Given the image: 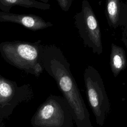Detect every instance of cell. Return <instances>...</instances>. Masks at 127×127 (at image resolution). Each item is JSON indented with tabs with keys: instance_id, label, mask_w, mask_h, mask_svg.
<instances>
[{
	"instance_id": "13",
	"label": "cell",
	"mask_w": 127,
	"mask_h": 127,
	"mask_svg": "<svg viewBox=\"0 0 127 127\" xmlns=\"http://www.w3.org/2000/svg\"><path fill=\"white\" fill-rule=\"evenodd\" d=\"M39 1L45 3H48V2H49V0H38Z\"/></svg>"
},
{
	"instance_id": "5",
	"label": "cell",
	"mask_w": 127,
	"mask_h": 127,
	"mask_svg": "<svg viewBox=\"0 0 127 127\" xmlns=\"http://www.w3.org/2000/svg\"><path fill=\"white\" fill-rule=\"evenodd\" d=\"M72 119L68 103L63 107L58 99L51 98L39 108L32 124L35 127H72Z\"/></svg>"
},
{
	"instance_id": "9",
	"label": "cell",
	"mask_w": 127,
	"mask_h": 127,
	"mask_svg": "<svg viewBox=\"0 0 127 127\" xmlns=\"http://www.w3.org/2000/svg\"><path fill=\"white\" fill-rule=\"evenodd\" d=\"M20 6L26 8H35L41 10H48L51 5L36 0H0L1 11L9 13L13 6Z\"/></svg>"
},
{
	"instance_id": "8",
	"label": "cell",
	"mask_w": 127,
	"mask_h": 127,
	"mask_svg": "<svg viewBox=\"0 0 127 127\" xmlns=\"http://www.w3.org/2000/svg\"><path fill=\"white\" fill-rule=\"evenodd\" d=\"M110 66L115 77L127 66V59L125 50L114 43H112L111 46Z\"/></svg>"
},
{
	"instance_id": "10",
	"label": "cell",
	"mask_w": 127,
	"mask_h": 127,
	"mask_svg": "<svg viewBox=\"0 0 127 127\" xmlns=\"http://www.w3.org/2000/svg\"><path fill=\"white\" fill-rule=\"evenodd\" d=\"M14 92L13 83L0 75V103L9 101Z\"/></svg>"
},
{
	"instance_id": "3",
	"label": "cell",
	"mask_w": 127,
	"mask_h": 127,
	"mask_svg": "<svg viewBox=\"0 0 127 127\" xmlns=\"http://www.w3.org/2000/svg\"><path fill=\"white\" fill-rule=\"evenodd\" d=\"M83 77L89 104L97 124L102 127L110 108L103 79L97 69L91 65L85 68Z\"/></svg>"
},
{
	"instance_id": "12",
	"label": "cell",
	"mask_w": 127,
	"mask_h": 127,
	"mask_svg": "<svg viewBox=\"0 0 127 127\" xmlns=\"http://www.w3.org/2000/svg\"><path fill=\"white\" fill-rule=\"evenodd\" d=\"M126 4L127 5V0H126ZM122 40L125 46L127 48V18L125 25L123 26L122 33Z\"/></svg>"
},
{
	"instance_id": "4",
	"label": "cell",
	"mask_w": 127,
	"mask_h": 127,
	"mask_svg": "<svg viewBox=\"0 0 127 127\" xmlns=\"http://www.w3.org/2000/svg\"><path fill=\"white\" fill-rule=\"evenodd\" d=\"M74 24L85 47L98 55L103 52L102 36L99 23L87 0H83L81 9L74 16Z\"/></svg>"
},
{
	"instance_id": "1",
	"label": "cell",
	"mask_w": 127,
	"mask_h": 127,
	"mask_svg": "<svg viewBox=\"0 0 127 127\" xmlns=\"http://www.w3.org/2000/svg\"><path fill=\"white\" fill-rule=\"evenodd\" d=\"M44 69L56 81L72 111L77 127H93L90 115L70 70V64L62 50L55 45H42Z\"/></svg>"
},
{
	"instance_id": "11",
	"label": "cell",
	"mask_w": 127,
	"mask_h": 127,
	"mask_svg": "<svg viewBox=\"0 0 127 127\" xmlns=\"http://www.w3.org/2000/svg\"><path fill=\"white\" fill-rule=\"evenodd\" d=\"M60 7L64 11L69 10L73 0H56Z\"/></svg>"
},
{
	"instance_id": "6",
	"label": "cell",
	"mask_w": 127,
	"mask_h": 127,
	"mask_svg": "<svg viewBox=\"0 0 127 127\" xmlns=\"http://www.w3.org/2000/svg\"><path fill=\"white\" fill-rule=\"evenodd\" d=\"M0 22L19 24L32 31L42 30L53 24L46 21L41 17L33 14H17L0 11Z\"/></svg>"
},
{
	"instance_id": "7",
	"label": "cell",
	"mask_w": 127,
	"mask_h": 127,
	"mask_svg": "<svg viewBox=\"0 0 127 127\" xmlns=\"http://www.w3.org/2000/svg\"><path fill=\"white\" fill-rule=\"evenodd\" d=\"M105 16L108 25L116 29L124 26L127 18V5L122 0H106Z\"/></svg>"
},
{
	"instance_id": "2",
	"label": "cell",
	"mask_w": 127,
	"mask_h": 127,
	"mask_svg": "<svg viewBox=\"0 0 127 127\" xmlns=\"http://www.w3.org/2000/svg\"><path fill=\"white\" fill-rule=\"evenodd\" d=\"M41 41L34 43L13 41L0 44V53L9 64L39 76L44 70L41 61Z\"/></svg>"
}]
</instances>
